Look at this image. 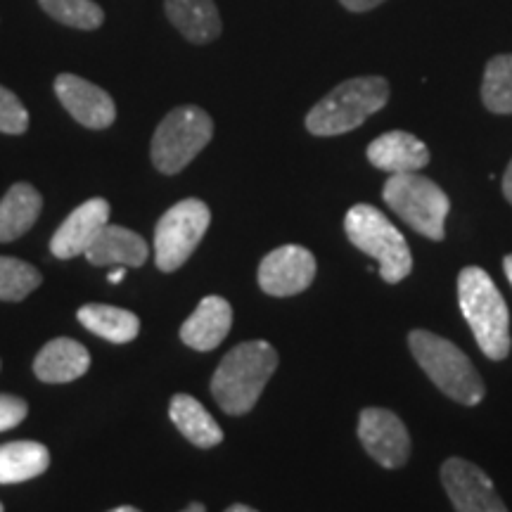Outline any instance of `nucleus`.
I'll return each mask as SVG.
<instances>
[{
	"label": "nucleus",
	"instance_id": "obj_24",
	"mask_svg": "<svg viewBox=\"0 0 512 512\" xmlns=\"http://www.w3.org/2000/svg\"><path fill=\"white\" fill-rule=\"evenodd\" d=\"M38 5L64 27L95 31L105 22V10L93 0H38Z\"/></svg>",
	"mask_w": 512,
	"mask_h": 512
},
{
	"label": "nucleus",
	"instance_id": "obj_22",
	"mask_svg": "<svg viewBox=\"0 0 512 512\" xmlns=\"http://www.w3.org/2000/svg\"><path fill=\"white\" fill-rule=\"evenodd\" d=\"M50 451L38 441H10L0 446V484H22L48 470Z\"/></svg>",
	"mask_w": 512,
	"mask_h": 512
},
{
	"label": "nucleus",
	"instance_id": "obj_11",
	"mask_svg": "<svg viewBox=\"0 0 512 512\" xmlns=\"http://www.w3.org/2000/svg\"><path fill=\"white\" fill-rule=\"evenodd\" d=\"M313 278H316V256L299 245L273 249L259 266V287L271 297H294L309 290Z\"/></svg>",
	"mask_w": 512,
	"mask_h": 512
},
{
	"label": "nucleus",
	"instance_id": "obj_1",
	"mask_svg": "<svg viewBox=\"0 0 512 512\" xmlns=\"http://www.w3.org/2000/svg\"><path fill=\"white\" fill-rule=\"evenodd\" d=\"M278 368V351L268 342L238 344L223 356L211 377V394L223 413L245 415L252 411Z\"/></svg>",
	"mask_w": 512,
	"mask_h": 512
},
{
	"label": "nucleus",
	"instance_id": "obj_34",
	"mask_svg": "<svg viewBox=\"0 0 512 512\" xmlns=\"http://www.w3.org/2000/svg\"><path fill=\"white\" fill-rule=\"evenodd\" d=\"M110 512H140V510L133 508V505H119V508H114Z\"/></svg>",
	"mask_w": 512,
	"mask_h": 512
},
{
	"label": "nucleus",
	"instance_id": "obj_9",
	"mask_svg": "<svg viewBox=\"0 0 512 512\" xmlns=\"http://www.w3.org/2000/svg\"><path fill=\"white\" fill-rule=\"evenodd\" d=\"M358 439L375 463L399 470L411 458V434L401 418L387 408H363L358 415Z\"/></svg>",
	"mask_w": 512,
	"mask_h": 512
},
{
	"label": "nucleus",
	"instance_id": "obj_19",
	"mask_svg": "<svg viewBox=\"0 0 512 512\" xmlns=\"http://www.w3.org/2000/svg\"><path fill=\"white\" fill-rule=\"evenodd\" d=\"M43 209V197L34 185L15 183L0 200V242H12L29 233Z\"/></svg>",
	"mask_w": 512,
	"mask_h": 512
},
{
	"label": "nucleus",
	"instance_id": "obj_35",
	"mask_svg": "<svg viewBox=\"0 0 512 512\" xmlns=\"http://www.w3.org/2000/svg\"><path fill=\"white\" fill-rule=\"evenodd\" d=\"M0 512H3V503H0Z\"/></svg>",
	"mask_w": 512,
	"mask_h": 512
},
{
	"label": "nucleus",
	"instance_id": "obj_10",
	"mask_svg": "<svg viewBox=\"0 0 512 512\" xmlns=\"http://www.w3.org/2000/svg\"><path fill=\"white\" fill-rule=\"evenodd\" d=\"M441 484L456 512H508L491 477L470 460L448 458L441 465Z\"/></svg>",
	"mask_w": 512,
	"mask_h": 512
},
{
	"label": "nucleus",
	"instance_id": "obj_13",
	"mask_svg": "<svg viewBox=\"0 0 512 512\" xmlns=\"http://www.w3.org/2000/svg\"><path fill=\"white\" fill-rule=\"evenodd\" d=\"M107 223H110V202L93 197V200L79 204L55 230L53 240H50V252L57 259H74V256L86 254Z\"/></svg>",
	"mask_w": 512,
	"mask_h": 512
},
{
	"label": "nucleus",
	"instance_id": "obj_30",
	"mask_svg": "<svg viewBox=\"0 0 512 512\" xmlns=\"http://www.w3.org/2000/svg\"><path fill=\"white\" fill-rule=\"evenodd\" d=\"M124 268H126V266H117V268H114V271H112L110 275H107V280H110V283H114V285L121 283V280H124V275H126Z\"/></svg>",
	"mask_w": 512,
	"mask_h": 512
},
{
	"label": "nucleus",
	"instance_id": "obj_18",
	"mask_svg": "<svg viewBox=\"0 0 512 512\" xmlns=\"http://www.w3.org/2000/svg\"><path fill=\"white\" fill-rule=\"evenodd\" d=\"M147 242L138 233L124 226H110L100 230V235L83 254L93 266H131L138 268L147 261Z\"/></svg>",
	"mask_w": 512,
	"mask_h": 512
},
{
	"label": "nucleus",
	"instance_id": "obj_21",
	"mask_svg": "<svg viewBox=\"0 0 512 512\" xmlns=\"http://www.w3.org/2000/svg\"><path fill=\"white\" fill-rule=\"evenodd\" d=\"M79 323L86 330H91L93 335L112 344H128L138 337L140 332V320L136 313L119 309V306H107V304H86L81 306L76 313Z\"/></svg>",
	"mask_w": 512,
	"mask_h": 512
},
{
	"label": "nucleus",
	"instance_id": "obj_2",
	"mask_svg": "<svg viewBox=\"0 0 512 512\" xmlns=\"http://www.w3.org/2000/svg\"><path fill=\"white\" fill-rule=\"evenodd\" d=\"M460 311L475 335L479 349L491 361L510 354V313L501 290L479 266H467L458 275Z\"/></svg>",
	"mask_w": 512,
	"mask_h": 512
},
{
	"label": "nucleus",
	"instance_id": "obj_32",
	"mask_svg": "<svg viewBox=\"0 0 512 512\" xmlns=\"http://www.w3.org/2000/svg\"><path fill=\"white\" fill-rule=\"evenodd\" d=\"M226 512H259V510H254V508H249V505H242V503H235V505H230V508L226 510Z\"/></svg>",
	"mask_w": 512,
	"mask_h": 512
},
{
	"label": "nucleus",
	"instance_id": "obj_8",
	"mask_svg": "<svg viewBox=\"0 0 512 512\" xmlns=\"http://www.w3.org/2000/svg\"><path fill=\"white\" fill-rule=\"evenodd\" d=\"M209 223V207L195 197L181 200L166 211L155 228V264L159 271H178L202 242Z\"/></svg>",
	"mask_w": 512,
	"mask_h": 512
},
{
	"label": "nucleus",
	"instance_id": "obj_27",
	"mask_svg": "<svg viewBox=\"0 0 512 512\" xmlns=\"http://www.w3.org/2000/svg\"><path fill=\"white\" fill-rule=\"evenodd\" d=\"M29 413L27 401L12 394H0V432H8L24 422Z\"/></svg>",
	"mask_w": 512,
	"mask_h": 512
},
{
	"label": "nucleus",
	"instance_id": "obj_12",
	"mask_svg": "<svg viewBox=\"0 0 512 512\" xmlns=\"http://www.w3.org/2000/svg\"><path fill=\"white\" fill-rule=\"evenodd\" d=\"M55 95L60 98L64 110L86 128L102 131V128H110L117 119V105H114L112 95L76 74L57 76Z\"/></svg>",
	"mask_w": 512,
	"mask_h": 512
},
{
	"label": "nucleus",
	"instance_id": "obj_20",
	"mask_svg": "<svg viewBox=\"0 0 512 512\" xmlns=\"http://www.w3.org/2000/svg\"><path fill=\"white\" fill-rule=\"evenodd\" d=\"M171 422L178 432L197 448H214L223 441V430L219 422L211 418V413L202 406L195 396L176 394L169 403Z\"/></svg>",
	"mask_w": 512,
	"mask_h": 512
},
{
	"label": "nucleus",
	"instance_id": "obj_33",
	"mask_svg": "<svg viewBox=\"0 0 512 512\" xmlns=\"http://www.w3.org/2000/svg\"><path fill=\"white\" fill-rule=\"evenodd\" d=\"M181 512H207V508H204V505H202V503H190V505H188V508H185V510H181Z\"/></svg>",
	"mask_w": 512,
	"mask_h": 512
},
{
	"label": "nucleus",
	"instance_id": "obj_6",
	"mask_svg": "<svg viewBox=\"0 0 512 512\" xmlns=\"http://www.w3.org/2000/svg\"><path fill=\"white\" fill-rule=\"evenodd\" d=\"M387 207L415 233L434 242L444 240L446 216L451 211V200L430 178L413 174H392L382 188Z\"/></svg>",
	"mask_w": 512,
	"mask_h": 512
},
{
	"label": "nucleus",
	"instance_id": "obj_4",
	"mask_svg": "<svg viewBox=\"0 0 512 512\" xmlns=\"http://www.w3.org/2000/svg\"><path fill=\"white\" fill-rule=\"evenodd\" d=\"M408 347L418 366L448 399L463 406L482 403L486 394L482 375L456 344L430 330H413L408 335Z\"/></svg>",
	"mask_w": 512,
	"mask_h": 512
},
{
	"label": "nucleus",
	"instance_id": "obj_15",
	"mask_svg": "<svg viewBox=\"0 0 512 512\" xmlns=\"http://www.w3.org/2000/svg\"><path fill=\"white\" fill-rule=\"evenodd\" d=\"M230 325H233L230 304L223 297L211 294V297H204L192 316L185 320L181 339L195 351H214L228 337Z\"/></svg>",
	"mask_w": 512,
	"mask_h": 512
},
{
	"label": "nucleus",
	"instance_id": "obj_16",
	"mask_svg": "<svg viewBox=\"0 0 512 512\" xmlns=\"http://www.w3.org/2000/svg\"><path fill=\"white\" fill-rule=\"evenodd\" d=\"M88 368H91L88 349L69 337L50 339L34 361L36 377L46 384L74 382L86 375Z\"/></svg>",
	"mask_w": 512,
	"mask_h": 512
},
{
	"label": "nucleus",
	"instance_id": "obj_3",
	"mask_svg": "<svg viewBox=\"0 0 512 512\" xmlns=\"http://www.w3.org/2000/svg\"><path fill=\"white\" fill-rule=\"evenodd\" d=\"M387 100L389 83L382 76H356L339 83L313 105V110L306 114V128L318 138L342 136L380 112Z\"/></svg>",
	"mask_w": 512,
	"mask_h": 512
},
{
	"label": "nucleus",
	"instance_id": "obj_17",
	"mask_svg": "<svg viewBox=\"0 0 512 512\" xmlns=\"http://www.w3.org/2000/svg\"><path fill=\"white\" fill-rule=\"evenodd\" d=\"M164 12L181 36L195 46L216 41L223 29L214 0H164Z\"/></svg>",
	"mask_w": 512,
	"mask_h": 512
},
{
	"label": "nucleus",
	"instance_id": "obj_29",
	"mask_svg": "<svg viewBox=\"0 0 512 512\" xmlns=\"http://www.w3.org/2000/svg\"><path fill=\"white\" fill-rule=\"evenodd\" d=\"M503 195L505 200L512 204V162L508 164V169H505V176H503Z\"/></svg>",
	"mask_w": 512,
	"mask_h": 512
},
{
	"label": "nucleus",
	"instance_id": "obj_23",
	"mask_svg": "<svg viewBox=\"0 0 512 512\" xmlns=\"http://www.w3.org/2000/svg\"><path fill=\"white\" fill-rule=\"evenodd\" d=\"M482 100L489 112L512 114V55H496L486 62Z\"/></svg>",
	"mask_w": 512,
	"mask_h": 512
},
{
	"label": "nucleus",
	"instance_id": "obj_14",
	"mask_svg": "<svg viewBox=\"0 0 512 512\" xmlns=\"http://www.w3.org/2000/svg\"><path fill=\"white\" fill-rule=\"evenodd\" d=\"M368 162L387 174H413L430 164V150L406 131H389L368 145Z\"/></svg>",
	"mask_w": 512,
	"mask_h": 512
},
{
	"label": "nucleus",
	"instance_id": "obj_26",
	"mask_svg": "<svg viewBox=\"0 0 512 512\" xmlns=\"http://www.w3.org/2000/svg\"><path fill=\"white\" fill-rule=\"evenodd\" d=\"M29 128V112L15 93L0 86V133L22 136Z\"/></svg>",
	"mask_w": 512,
	"mask_h": 512
},
{
	"label": "nucleus",
	"instance_id": "obj_31",
	"mask_svg": "<svg viewBox=\"0 0 512 512\" xmlns=\"http://www.w3.org/2000/svg\"><path fill=\"white\" fill-rule=\"evenodd\" d=\"M503 268H505V275H508V280H510V285H512V254H508L503 259Z\"/></svg>",
	"mask_w": 512,
	"mask_h": 512
},
{
	"label": "nucleus",
	"instance_id": "obj_28",
	"mask_svg": "<svg viewBox=\"0 0 512 512\" xmlns=\"http://www.w3.org/2000/svg\"><path fill=\"white\" fill-rule=\"evenodd\" d=\"M339 3H342L344 8L351 12H368V10L377 8V5H382L384 0H339Z\"/></svg>",
	"mask_w": 512,
	"mask_h": 512
},
{
	"label": "nucleus",
	"instance_id": "obj_7",
	"mask_svg": "<svg viewBox=\"0 0 512 512\" xmlns=\"http://www.w3.org/2000/svg\"><path fill=\"white\" fill-rule=\"evenodd\" d=\"M214 138V121L202 107L183 105L171 110L157 126L150 145V157L157 171L176 176Z\"/></svg>",
	"mask_w": 512,
	"mask_h": 512
},
{
	"label": "nucleus",
	"instance_id": "obj_25",
	"mask_svg": "<svg viewBox=\"0 0 512 512\" xmlns=\"http://www.w3.org/2000/svg\"><path fill=\"white\" fill-rule=\"evenodd\" d=\"M41 285V273L15 256H0V302H22Z\"/></svg>",
	"mask_w": 512,
	"mask_h": 512
},
{
	"label": "nucleus",
	"instance_id": "obj_5",
	"mask_svg": "<svg viewBox=\"0 0 512 512\" xmlns=\"http://www.w3.org/2000/svg\"><path fill=\"white\" fill-rule=\"evenodd\" d=\"M344 230L351 245L380 264V278L396 285L413 271L411 247L399 228L373 204H356L344 216Z\"/></svg>",
	"mask_w": 512,
	"mask_h": 512
}]
</instances>
